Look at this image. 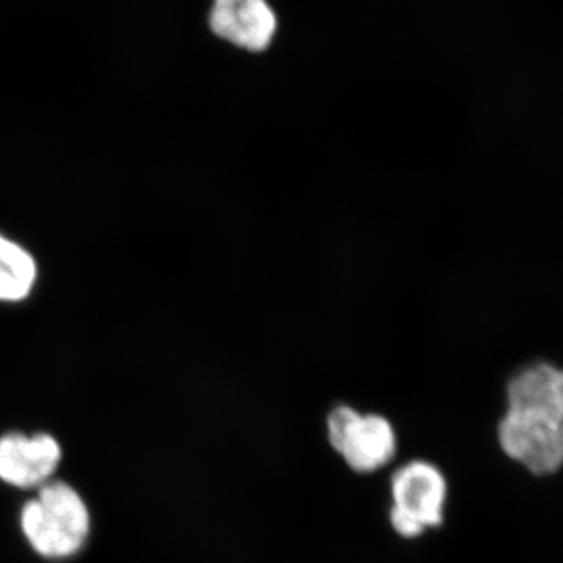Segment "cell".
<instances>
[{"label":"cell","instance_id":"6da1fadb","mask_svg":"<svg viewBox=\"0 0 563 563\" xmlns=\"http://www.w3.org/2000/svg\"><path fill=\"white\" fill-rule=\"evenodd\" d=\"M504 453L536 474L563 465V369L536 362L507 385V410L499 424Z\"/></svg>","mask_w":563,"mask_h":563},{"label":"cell","instance_id":"7a4b0ae2","mask_svg":"<svg viewBox=\"0 0 563 563\" xmlns=\"http://www.w3.org/2000/svg\"><path fill=\"white\" fill-rule=\"evenodd\" d=\"M21 525L36 553L66 559L79 553L87 542L90 514L68 484H44L38 498L25 504Z\"/></svg>","mask_w":563,"mask_h":563},{"label":"cell","instance_id":"3957f363","mask_svg":"<svg viewBox=\"0 0 563 563\" xmlns=\"http://www.w3.org/2000/svg\"><path fill=\"white\" fill-rule=\"evenodd\" d=\"M446 496V481L432 463L417 461L401 466L391 477L393 529L415 539L442 525Z\"/></svg>","mask_w":563,"mask_h":563},{"label":"cell","instance_id":"277c9868","mask_svg":"<svg viewBox=\"0 0 563 563\" xmlns=\"http://www.w3.org/2000/svg\"><path fill=\"white\" fill-rule=\"evenodd\" d=\"M328 439L351 470L373 473L396 453V433L387 418L362 415L350 406H339L328 417Z\"/></svg>","mask_w":563,"mask_h":563},{"label":"cell","instance_id":"5b68a950","mask_svg":"<svg viewBox=\"0 0 563 563\" xmlns=\"http://www.w3.org/2000/svg\"><path fill=\"white\" fill-rule=\"evenodd\" d=\"M209 27L218 38L247 52L272 46L277 33L276 11L268 0H213Z\"/></svg>","mask_w":563,"mask_h":563},{"label":"cell","instance_id":"8992f818","mask_svg":"<svg viewBox=\"0 0 563 563\" xmlns=\"http://www.w3.org/2000/svg\"><path fill=\"white\" fill-rule=\"evenodd\" d=\"M60 459V444L46 433L0 437V479L14 487L32 488L46 484Z\"/></svg>","mask_w":563,"mask_h":563},{"label":"cell","instance_id":"52a82bcc","mask_svg":"<svg viewBox=\"0 0 563 563\" xmlns=\"http://www.w3.org/2000/svg\"><path fill=\"white\" fill-rule=\"evenodd\" d=\"M36 280L32 255L20 244L0 235V301H20Z\"/></svg>","mask_w":563,"mask_h":563}]
</instances>
